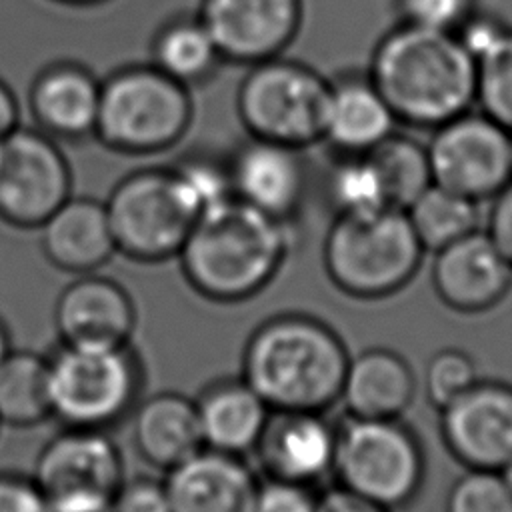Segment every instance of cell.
Instances as JSON below:
<instances>
[{"mask_svg":"<svg viewBox=\"0 0 512 512\" xmlns=\"http://www.w3.org/2000/svg\"><path fill=\"white\" fill-rule=\"evenodd\" d=\"M350 350L322 318L284 312L246 340L242 378L270 410L328 412L340 402Z\"/></svg>","mask_w":512,"mask_h":512,"instance_id":"obj_3","label":"cell"},{"mask_svg":"<svg viewBox=\"0 0 512 512\" xmlns=\"http://www.w3.org/2000/svg\"><path fill=\"white\" fill-rule=\"evenodd\" d=\"M132 440L148 464L170 470L204 448L196 402L178 392L148 396L134 406Z\"/></svg>","mask_w":512,"mask_h":512,"instance_id":"obj_25","label":"cell"},{"mask_svg":"<svg viewBox=\"0 0 512 512\" xmlns=\"http://www.w3.org/2000/svg\"><path fill=\"white\" fill-rule=\"evenodd\" d=\"M336 436L326 412L272 410L254 454L266 478L316 488L332 478Z\"/></svg>","mask_w":512,"mask_h":512,"instance_id":"obj_16","label":"cell"},{"mask_svg":"<svg viewBox=\"0 0 512 512\" xmlns=\"http://www.w3.org/2000/svg\"><path fill=\"white\" fill-rule=\"evenodd\" d=\"M198 18L224 62L258 64L288 48L302 22L300 0H202Z\"/></svg>","mask_w":512,"mask_h":512,"instance_id":"obj_14","label":"cell"},{"mask_svg":"<svg viewBox=\"0 0 512 512\" xmlns=\"http://www.w3.org/2000/svg\"><path fill=\"white\" fill-rule=\"evenodd\" d=\"M328 80L312 66L282 56L252 64L236 94L250 136L296 148L322 142Z\"/></svg>","mask_w":512,"mask_h":512,"instance_id":"obj_9","label":"cell"},{"mask_svg":"<svg viewBox=\"0 0 512 512\" xmlns=\"http://www.w3.org/2000/svg\"><path fill=\"white\" fill-rule=\"evenodd\" d=\"M432 256V288L452 312H490L512 290V264L484 228L462 236Z\"/></svg>","mask_w":512,"mask_h":512,"instance_id":"obj_15","label":"cell"},{"mask_svg":"<svg viewBox=\"0 0 512 512\" xmlns=\"http://www.w3.org/2000/svg\"><path fill=\"white\" fill-rule=\"evenodd\" d=\"M234 198L292 222L308 190V168L302 148L250 136L228 162Z\"/></svg>","mask_w":512,"mask_h":512,"instance_id":"obj_17","label":"cell"},{"mask_svg":"<svg viewBox=\"0 0 512 512\" xmlns=\"http://www.w3.org/2000/svg\"><path fill=\"white\" fill-rule=\"evenodd\" d=\"M418 378L410 362L392 348L370 346L350 354L340 404L346 416L402 418L416 400Z\"/></svg>","mask_w":512,"mask_h":512,"instance_id":"obj_22","label":"cell"},{"mask_svg":"<svg viewBox=\"0 0 512 512\" xmlns=\"http://www.w3.org/2000/svg\"><path fill=\"white\" fill-rule=\"evenodd\" d=\"M222 62L224 58L198 14L166 22L152 40V64L188 88L210 78Z\"/></svg>","mask_w":512,"mask_h":512,"instance_id":"obj_26","label":"cell"},{"mask_svg":"<svg viewBox=\"0 0 512 512\" xmlns=\"http://www.w3.org/2000/svg\"><path fill=\"white\" fill-rule=\"evenodd\" d=\"M72 196V174L58 142L18 126L0 140V220L38 230Z\"/></svg>","mask_w":512,"mask_h":512,"instance_id":"obj_12","label":"cell"},{"mask_svg":"<svg viewBox=\"0 0 512 512\" xmlns=\"http://www.w3.org/2000/svg\"><path fill=\"white\" fill-rule=\"evenodd\" d=\"M336 426L334 484L394 512L418 498L426 480V452L402 418L344 416Z\"/></svg>","mask_w":512,"mask_h":512,"instance_id":"obj_6","label":"cell"},{"mask_svg":"<svg viewBox=\"0 0 512 512\" xmlns=\"http://www.w3.org/2000/svg\"><path fill=\"white\" fill-rule=\"evenodd\" d=\"M194 402L204 448L234 456L254 452L272 412L242 376L210 384Z\"/></svg>","mask_w":512,"mask_h":512,"instance_id":"obj_24","label":"cell"},{"mask_svg":"<svg viewBox=\"0 0 512 512\" xmlns=\"http://www.w3.org/2000/svg\"><path fill=\"white\" fill-rule=\"evenodd\" d=\"M366 154L380 174L392 208L406 210L432 184L426 144L398 130Z\"/></svg>","mask_w":512,"mask_h":512,"instance_id":"obj_29","label":"cell"},{"mask_svg":"<svg viewBox=\"0 0 512 512\" xmlns=\"http://www.w3.org/2000/svg\"><path fill=\"white\" fill-rule=\"evenodd\" d=\"M290 224L238 198L202 212L176 256L186 282L220 304L254 298L286 264Z\"/></svg>","mask_w":512,"mask_h":512,"instance_id":"obj_1","label":"cell"},{"mask_svg":"<svg viewBox=\"0 0 512 512\" xmlns=\"http://www.w3.org/2000/svg\"><path fill=\"white\" fill-rule=\"evenodd\" d=\"M28 104L36 128L54 140L94 136L100 80L82 64L54 62L34 78Z\"/></svg>","mask_w":512,"mask_h":512,"instance_id":"obj_21","label":"cell"},{"mask_svg":"<svg viewBox=\"0 0 512 512\" xmlns=\"http://www.w3.org/2000/svg\"><path fill=\"white\" fill-rule=\"evenodd\" d=\"M104 206L116 252L144 264L176 258L198 218L172 168H146L124 176Z\"/></svg>","mask_w":512,"mask_h":512,"instance_id":"obj_8","label":"cell"},{"mask_svg":"<svg viewBox=\"0 0 512 512\" xmlns=\"http://www.w3.org/2000/svg\"><path fill=\"white\" fill-rule=\"evenodd\" d=\"M510 152H512V136H510Z\"/></svg>","mask_w":512,"mask_h":512,"instance_id":"obj_45","label":"cell"},{"mask_svg":"<svg viewBox=\"0 0 512 512\" xmlns=\"http://www.w3.org/2000/svg\"><path fill=\"white\" fill-rule=\"evenodd\" d=\"M400 22L456 32L474 12L476 0H396Z\"/></svg>","mask_w":512,"mask_h":512,"instance_id":"obj_35","label":"cell"},{"mask_svg":"<svg viewBox=\"0 0 512 512\" xmlns=\"http://www.w3.org/2000/svg\"><path fill=\"white\" fill-rule=\"evenodd\" d=\"M368 76L398 122L430 128L476 106V62L456 32L400 22L372 52Z\"/></svg>","mask_w":512,"mask_h":512,"instance_id":"obj_2","label":"cell"},{"mask_svg":"<svg viewBox=\"0 0 512 512\" xmlns=\"http://www.w3.org/2000/svg\"><path fill=\"white\" fill-rule=\"evenodd\" d=\"M474 62L478 110L512 132V26Z\"/></svg>","mask_w":512,"mask_h":512,"instance_id":"obj_31","label":"cell"},{"mask_svg":"<svg viewBox=\"0 0 512 512\" xmlns=\"http://www.w3.org/2000/svg\"><path fill=\"white\" fill-rule=\"evenodd\" d=\"M0 426H2V422H0Z\"/></svg>","mask_w":512,"mask_h":512,"instance_id":"obj_46","label":"cell"},{"mask_svg":"<svg viewBox=\"0 0 512 512\" xmlns=\"http://www.w3.org/2000/svg\"><path fill=\"white\" fill-rule=\"evenodd\" d=\"M172 512H250L260 480L244 456L200 448L166 470Z\"/></svg>","mask_w":512,"mask_h":512,"instance_id":"obj_19","label":"cell"},{"mask_svg":"<svg viewBox=\"0 0 512 512\" xmlns=\"http://www.w3.org/2000/svg\"><path fill=\"white\" fill-rule=\"evenodd\" d=\"M38 230L46 260L68 274L96 272L116 254L106 206L96 198L70 196Z\"/></svg>","mask_w":512,"mask_h":512,"instance_id":"obj_23","label":"cell"},{"mask_svg":"<svg viewBox=\"0 0 512 512\" xmlns=\"http://www.w3.org/2000/svg\"><path fill=\"white\" fill-rule=\"evenodd\" d=\"M186 190V196L198 210V216L230 198H234L228 162L220 164L210 158H188L172 168Z\"/></svg>","mask_w":512,"mask_h":512,"instance_id":"obj_34","label":"cell"},{"mask_svg":"<svg viewBox=\"0 0 512 512\" xmlns=\"http://www.w3.org/2000/svg\"><path fill=\"white\" fill-rule=\"evenodd\" d=\"M0 512H54V508L32 478L0 474Z\"/></svg>","mask_w":512,"mask_h":512,"instance_id":"obj_38","label":"cell"},{"mask_svg":"<svg viewBox=\"0 0 512 512\" xmlns=\"http://www.w3.org/2000/svg\"><path fill=\"white\" fill-rule=\"evenodd\" d=\"M192 112L188 86L154 64L124 66L100 82L94 136L116 152L154 154L186 134Z\"/></svg>","mask_w":512,"mask_h":512,"instance_id":"obj_5","label":"cell"},{"mask_svg":"<svg viewBox=\"0 0 512 512\" xmlns=\"http://www.w3.org/2000/svg\"><path fill=\"white\" fill-rule=\"evenodd\" d=\"M318 512H394V510L334 484L324 492H318Z\"/></svg>","mask_w":512,"mask_h":512,"instance_id":"obj_40","label":"cell"},{"mask_svg":"<svg viewBox=\"0 0 512 512\" xmlns=\"http://www.w3.org/2000/svg\"><path fill=\"white\" fill-rule=\"evenodd\" d=\"M488 204L484 230L512 264V180Z\"/></svg>","mask_w":512,"mask_h":512,"instance_id":"obj_39","label":"cell"},{"mask_svg":"<svg viewBox=\"0 0 512 512\" xmlns=\"http://www.w3.org/2000/svg\"><path fill=\"white\" fill-rule=\"evenodd\" d=\"M480 206V202L432 182L406 208V216L422 248L434 254L480 228Z\"/></svg>","mask_w":512,"mask_h":512,"instance_id":"obj_28","label":"cell"},{"mask_svg":"<svg viewBox=\"0 0 512 512\" xmlns=\"http://www.w3.org/2000/svg\"><path fill=\"white\" fill-rule=\"evenodd\" d=\"M10 350H12V342H10L8 330H6V326L0 322V362L10 354Z\"/></svg>","mask_w":512,"mask_h":512,"instance_id":"obj_42","label":"cell"},{"mask_svg":"<svg viewBox=\"0 0 512 512\" xmlns=\"http://www.w3.org/2000/svg\"><path fill=\"white\" fill-rule=\"evenodd\" d=\"M50 416L48 358L12 348L0 362V422L28 428Z\"/></svg>","mask_w":512,"mask_h":512,"instance_id":"obj_27","label":"cell"},{"mask_svg":"<svg viewBox=\"0 0 512 512\" xmlns=\"http://www.w3.org/2000/svg\"><path fill=\"white\" fill-rule=\"evenodd\" d=\"M396 126V114L368 72L328 80L322 142L338 154H366L394 134Z\"/></svg>","mask_w":512,"mask_h":512,"instance_id":"obj_20","label":"cell"},{"mask_svg":"<svg viewBox=\"0 0 512 512\" xmlns=\"http://www.w3.org/2000/svg\"><path fill=\"white\" fill-rule=\"evenodd\" d=\"M140 364L130 346L62 344L48 358L50 414L64 426L108 430L134 410Z\"/></svg>","mask_w":512,"mask_h":512,"instance_id":"obj_7","label":"cell"},{"mask_svg":"<svg viewBox=\"0 0 512 512\" xmlns=\"http://www.w3.org/2000/svg\"><path fill=\"white\" fill-rule=\"evenodd\" d=\"M438 432L462 468L502 470L512 462V384L480 376L438 410Z\"/></svg>","mask_w":512,"mask_h":512,"instance_id":"obj_13","label":"cell"},{"mask_svg":"<svg viewBox=\"0 0 512 512\" xmlns=\"http://www.w3.org/2000/svg\"><path fill=\"white\" fill-rule=\"evenodd\" d=\"M250 512H318V490L266 478L258 486Z\"/></svg>","mask_w":512,"mask_h":512,"instance_id":"obj_36","label":"cell"},{"mask_svg":"<svg viewBox=\"0 0 512 512\" xmlns=\"http://www.w3.org/2000/svg\"><path fill=\"white\" fill-rule=\"evenodd\" d=\"M110 512H172L164 480L126 478L112 500Z\"/></svg>","mask_w":512,"mask_h":512,"instance_id":"obj_37","label":"cell"},{"mask_svg":"<svg viewBox=\"0 0 512 512\" xmlns=\"http://www.w3.org/2000/svg\"><path fill=\"white\" fill-rule=\"evenodd\" d=\"M324 190L334 216H354L392 208L380 174L368 154H340L328 170Z\"/></svg>","mask_w":512,"mask_h":512,"instance_id":"obj_30","label":"cell"},{"mask_svg":"<svg viewBox=\"0 0 512 512\" xmlns=\"http://www.w3.org/2000/svg\"><path fill=\"white\" fill-rule=\"evenodd\" d=\"M32 480L54 512H110L124 458L106 430L64 426L42 446Z\"/></svg>","mask_w":512,"mask_h":512,"instance_id":"obj_10","label":"cell"},{"mask_svg":"<svg viewBox=\"0 0 512 512\" xmlns=\"http://www.w3.org/2000/svg\"><path fill=\"white\" fill-rule=\"evenodd\" d=\"M424 254L402 208L334 216L322 242V266L330 284L362 302L402 292L416 278Z\"/></svg>","mask_w":512,"mask_h":512,"instance_id":"obj_4","label":"cell"},{"mask_svg":"<svg viewBox=\"0 0 512 512\" xmlns=\"http://www.w3.org/2000/svg\"><path fill=\"white\" fill-rule=\"evenodd\" d=\"M500 474H502V478H504V482L508 484V488L512 490V462H508L502 470H498Z\"/></svg>","mask_w":512,"mask_h":512,"instance_id":"obj_43","label":"cell"},{"mask_svg":"<svg viewBox=\"0 0 512 512\" xmlns=\"http://www.w3.org/2000/svg\"><path fill=\"white\" fill-rule=\"evenodd\" d=\"M60 4H72V6H88V4H96V2H104V0H54Z\"/></svg>","mask_w":512,"mask_h":512,"instance_id":"obj_44","label":"cell"},{"mask_svg":"<svg viewBox=\"0 0 512 512\" xmlns=\"http://www.w3.org/2000/svg\"><path fill=\"white\" fill-rule=\"evenodd\" d=\"M512 132L482 110H466L432 130L426 142L432 182L488 202L512 180Z\"/></svg>","mask_w":512,"mask_h":512,"instance_id":"obj_11","label":"cell"},{"mask_svg":"<svg viewBox=\"0 0 512 512\" xmlns=\"http://www.w3.org/2000/svg\"><path fill=\"white\" fill-rule=\"evenodd\" d=\"M444 512H512V490L498 470L464 468L448 488Z\"/></svg>","mask_w":512,"mask_h":512,"instance_id":"obj_33","label":"cell"},{"mask_svg":"<svg viewBox=\"0 0 512 512\" xmlns=\"http://www.w3.org/2000/svg\"><path fill=\"white\" fill-rule=\"evenodd\" d=\"M20 126V104L12 88L0 78V140Z\"/></svg>","mask_w":512,"mask_h":512,"instance_id":"obj_41","label":"cell"},{"mask_svg":"<svg viewBox=\"0 0 512 512\" xmlns=\"http://www.w3.org/2000/svg\"><path fill=\"white\" fill-rule=\"evenodd\" d=\"M480 378L478 364L470 352L456 346L436 350L424 368V392L434 410H442L452 400L470 390Z\"/></svg>","mask_w":512,"mask_h":512,"instance_id":"obj_32","label":"cell"},{"mask_svg":"<svg viewBox=\"0 0 512 512\" xmlns=\"http://www.w3.org/2000/svg\"><path fill=\"white\" fill-rule=\"evenodd\" d=\"M54 324L62 344L126 346L136 326V308L120 282L90 272L60 292Z\"/></svg>","mask_w":512,"mask_h":512,"instance_id":"obj_18","label":"cell"}]
</instances>
